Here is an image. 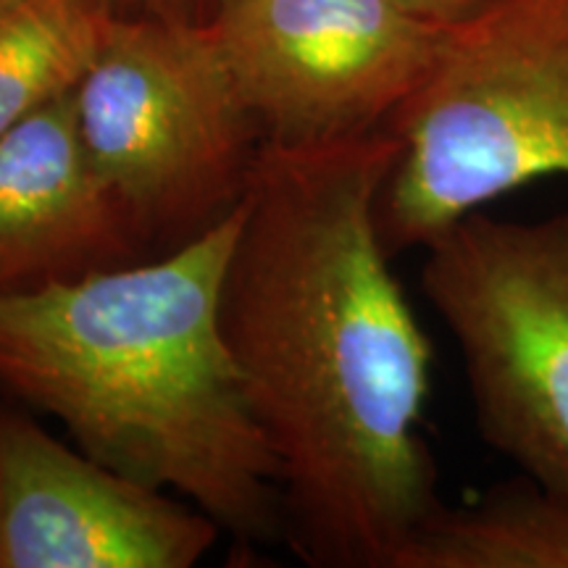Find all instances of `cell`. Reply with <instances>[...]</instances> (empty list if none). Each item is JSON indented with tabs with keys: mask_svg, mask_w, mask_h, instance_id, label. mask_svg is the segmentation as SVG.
<instances>
[{
	"mask_svg": "<svg viewBox=\"0 0 568 568\" xmlns=\"http://www.w3.org/2000/svg\"><path fill=\"white\" fill-rule=\"evenodd\" d=\"M395 155L389 130L261 140L219 297L280 471L284 542L316 568H397L443 506L422 435L432 345L376 224Z\"/></svg>",
	"mask_w": 568,
	"mask_h": 568,
	"instance_id": "cell-1",
	"label": "cell"
},
{
	"mask_svg": "<svg viewBox=\"0 0 568 568\" xmlns=\"http://www.w3.org/2000/svg\"><path fill=\"white\" fill-rule=\"evenodd\" d=\"M240 216L155 261L0 295V385L88 456L180 495L253 550L287 539V521L219 318Z\"/></svg>",
	"mask_w": 568,
	"mask_h": 568,
	"instance_id": "cell-2",
	"label": "cell"
},
{
	"mask_svg": "<svg viewBox=\"0 0 568 568\" xmlns=\"http://www.w3.org/2000/svg\"><path fill=\"white\" fill-rule=\"evenodd\" d=\"M385 130L397 155L376 224L393 255L521 184L568 176V0H489L450 24Z\"/></svg>",
	"mask_w": 568,
	"mask_h": 568,
	"instance_id": "cell-3",
	"label": "cell"
},
{
	"mask_svg": "<svg viewBox=\"0 0 568 568\" xmlns=\"http://www.w3.org/2000/svg\"><path fill=\"white\" fill-rule=\"evenodd\" d=\"M74 101L92 166L148 247L190 243L245 197L264 138L209 24L113 17Z\"/></svg>",
	"mask_w": 568,
	"mask_h": 568,
	"instance_id": "cell-4",
	"label": "cell"
},
{
	"mask_svg": "<svg viewBox=\"0 0 568 568\" xmlns=\"http://www.w3.org/2000/svg\"><path fill=\"white\" fill-rule=\"evenodd\" d=\"M422 290L456 339L479 437L568 495V213H468L424 247Z\"/></svg>",
	"mask_w": 568,
	"mask_h": 568,
	"instance_id": "cell-5",
	"label": "cell"
},
{
	"mask_svg": "<svg viewBox=\"0 0 568 568\" xmlns=\"http://www.w3.org/2000/svg\"><path fill=\"white\" fill-rule=\"evenodd\" d=\"M209 27L261 138L280 145L385 130L450 30L406 0H224Z\"/></svg>",
	"mask_w": 568,
	"mask_h": 568,
	"instance_id": "cell-6",
	"label": "cell"
},
{
	"mask_svg": "<svg viewBox=\"0 0 568 568\" xmlns=\"http://www.w3.org/2000/svg\"><path fill=\"white\" fill-rule=\"evenodd\" d=\"M224 531L0 403V568H193Z\"/></svg>",
	"mask_w": 568,
	"mask_h": 568,
	"instance_id": "cell-7",
	"label": "cell"
},
{
	"mask_svg": "<svg viewBox=\"0 0 568 568\" xmlns=\"http://www.w3.org/2000/svg\"><path fill=\"white\" fill-rule=\"evenodd\" d=\"M74 90L0 138V295L132 264L148 251L92 166Z\"/></svg>",
	"mask_w": 568,
	"mask_h": 568,
	"instance_id": "cell-8",
	"label": "cell"
},
{
	"mask_svg": "<svg viewBox=\"0 0 568 568\" xmlns=\"http://www.w3.org/2000/svg\"><path fill=\"white\" fill-rule=\"evenodd\" d=\"M397 568H568V495L524 477L424 521Z\"/></svg>",
	"mask_w": 568,
	"mask_h": 568,
	"instance_id": "cell-9",
	"label": "cell"
},
{
	"mask_svg": "<svg viewBox=\"0 0 568 568\" xmlns=\"http://www.w3.org/2000/svg\"><path fill=\"white\" fill-rule=\"evenodd\" d=\"M111 19L103 0H11L0 13V138L82 82Z\"/></svg>",
	"mask_w": 568,
	"mask_h": 568,
	"instance_id": "cell-10",
	"label": "cell"
},
{
	"mask_svg": "<svg viewBox=\"0 0 568 568\" xmlns=\"http://www.w3.org/2000/svg\"><path fill=\"white\" fill-rule=\"evenodd\" d=\"M113 17L124 19H161L180 24H209L216 17L224 0H103ZM426 17L456 24L485 9L489 0H406Z\"/></svg>",
	"mask_w": 568,
	"mask_h": 568,
	"instance_id": "cell-11",
	"label": "cell"
},
{
	"mask_svg": "<svg viewBox=\"0 0 568 568\" xmlns=\"http://www.w3.org/2000/svg\"><path fill=\"white\" fill-rule=\"evenodd\" d=\"M9 3H11V0H0V13L9 9Z\"/></svg>",
	"mask_w": 568,
	"mask_h": 568,
	"instance_id": "cell-12",
	"label": "cell"
}]
</instances>
